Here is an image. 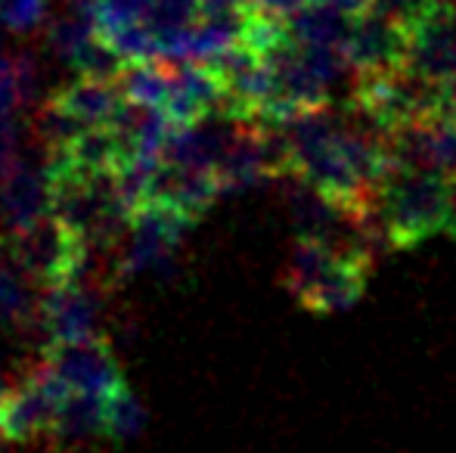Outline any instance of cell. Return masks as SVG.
<instances>
[{
	"instance_id": "ac0fdd59",
	"label": "cell",
	"mask_w": 456,
	"mask_h": 453,
	"mask_svg": "<svg viewBox=\"0 0 456 453\" xmlns=\"http://www.w3.org/2000/svg\"><path fill=\"white\" fill-rule=\"evenodd\" d=\"M10 388H12V379L6 373H0V404H4V398L10 394Z\"/></svg>"
},
{
	"instance_id": "7c38bea8",
	"label": "cell",
	"mask_w": 456,
	"mask_h": 453,
	"mask_svg": "<svg viewBox=\"0 0 456 453\" xmlns=\"http://www.w3.org/2000/svg\"><path fill=\"white\" fill-rule=\"evenodd\" d=\"M47 10L50 0H0V25L16 35H28L47 22Z\"/></svg>"
},
{
	"instance_id": "8fae6325",
	"label": "cell",
	"mask_w": 456,
	"mask_h": 453,
	"mask_svg": "<svg viewBox=\"0 0 456 453\" xmlns=\"http://www.w3.org/2000/svg\"><path fill=\"white\" fill-rule=\"evenodd\" d=\"M102 410H106L109 441H131L143 429V407H140V400L134 398V392L125 382L109 394H102Z\"/></svg>"
},
{
	"instance_id": "e0dca14e",
	"label": "cell",
	"mask_w": 456,
	"mask_h": 453,
	"mask_svg": "<svg viewBox=\"0 0 456 453\" xmlns=\"http://www.w3.org/2000/svg\"><path fill=\"white\" fill-rule=\"evenodd\" d=\"M252 0H199L202 12H215V10H236V6H246Z\"/></svg>"
},
{
	"instance_id": "30bf717a",
	"label": "cell",
	"mask_w": 456,
	"mask_h": 453,
	"mask_svg": "<svg viewBox=\"0 0 456 453\" xmlns=\"http://www.w3.org/2000/svg\"><path fill=\"white\" fill-rule=\"evenodd\" d=\"M118 85H121V91H125V97L134 100V103L165 109L168 93H171V66H165V60L127 62Z\"/></svg>"
},
{
	"instance_id": "8992f818",
	"label": "cell",
	"mask_w": 456,
	"mask_h": 453,
	"mask_svg": "<svg viewBox=\"0 0 456 453\" xmlns=\"http://www.w3.org/2000/svg\"><path fill=\"white\" fill-rule=\"evenodd\" d=\"M41 302L44 289L25 273V267L10 252L6 239L0 236V327L16 339H28L44 351L41 336Z\"/></svg>"
},
{
	"instance_id": "3957f363",
	"label": "cell",
	"mask_w": 456,
	"mask_h": 453,
	"mask_svg": "<svg viewBox=\"0 0 456 453\" xmlns=\"http://www.w3.org/2000/svg\"><path fill=\"white\" fill-rule=\"evenodd\" d=\"M109 286L96 279H69L66 286L44 292L41 302V336L44 348L50 342H75L102 336Z\"/></svg>"
},
{
	"instance_id": "5b68a950",
	"label": "cell",
	"mask_w": 456,
	"mask_h": 453,
	"mask_svg": "<svg viewBox=\"0 0 456 453\" xmlns=\"http://www.w3.org/2000/svg\"><path fill=\"white\" fill-rule=\"evenodd\" d=\"M53 214V183L47 158H19L6 177H0V236H12L35 221Z\"/></svg>"
},
{
	"instance_id": "2e32d148",
	"label": "cell",
	"mask_w": 456,
	"mask_h": 453,
	"mask_svg": "<svg viewBox=\"0 0 456 453\" xmlns=\"http://www.w3.org/2000/svg\"><path fill=\"white\" fill-rule=\"evenodd\" d=\"M16 109H22L16 66H12V56H0V115H16Z\"/></svg>"
},
{
	"instance_id": "6da1fadb",
	"label": "cell",
	"mask_w": 456,
	"mask_h": 453,
	"mask_svg": "<svg viewBox=\"0 0 456 453\" xmlns=\"http://www.w3.org/2000/svg\"><path fill=\"white\" fill-rule=\"evenodd\" d=\"M72 388L50 369V363L37 354V360L25 363L22 373L12 376L10 394L0 404V441L6 444H37L50 435L56 413L66 404Z\"/></svg>"
},
{
	"instance_id": "9c48e42d",
	"label": "cell",
	"mask_w": 456,
	"mask_h": 453,
	"mask_svg": "<svg viewBox=\"0 0 456 453\" xmlns=\"http://www.w3.org/2000/svg\"><path fill=\"white\" fill-rule=\"evenodd\" d=\"M100 35V19H96L94 0H69L47 25V47L72 66L75 56Z\"/></svg>"
},
{
	"instance_id": "52a82bcc",
	"label": "cell",
	"mask_w": 456,
	"mask_h": 453,
	"mask_svg": "<svg viewBox=\"0 0 456 453\" xmlns=\"http://www.w3.org/2000/svg\"><path fill=\"white\" fill-rule=\"evenodd\" d=\"M96 438H106L102 394L72 392L56 413V423L44 444L47 453H85Z\"/></svg>"
},
{
	"instance_id": "5bb4252c",
	"label": "cell",
	"mask_w": 456,
	"mask_h": 453,
	"mask_svg": "<svg viewBox=\"0 0 456 453\" xmlns=\"http://www.w3.org/2000/svg\"><path fill=\"white\" fill-rule=\"evenodd\" d=\"M22 127L16 115H0V177L12 171V165L22 158Z\"/></svg>"
},
{
	"instance_id": "9a60e30c",
	"label": "cell",
	"mask_w": 456,
	"mask_h": 453,
	"mask_svg": "<svg viewBox=\"0 0 456 453\" xmlns=\"http://www.w3.org/2000/svg\"><path fill=\"white\" fill-rule=\"evenodd\" d=\"M12 66H16V81H19V100H22V109L37 103V87H41V75H37V60L22 50V53H12Z\"/></svg>"
},
{
	"instance_id": "277c9868",
	"label": "cell",
	"mask_w": 456,
	"mask_h": 453,
	"mask_svg": "<svg viewBox=\"0 0 456 453\" xmlns=\"http://www.w3.org/2000/svg\"><path fill=\"white\" fill-rule=\"evenodd\" d=\"M41 357L72 392L109 394L112 388H118L125 382L106 336H91V339L75 342H50L41 351Z\"/></svg>"
},
{
	"instance_id": "7a4b0ae2",
	"label": "cell",
	"mask_w": 456,
	"mask_h": 453,
	"mask_svg": "<svg viewBox=\"0 0 456 453\" xmlns=\"http://www.w3.org/2000/svg\"><path fill=\"white\" fill-rule=\"evenodd\" d=\"M4 239L19 264L25 267V273L44 292L66 286L78 273L81 258H85V242L56 214H47V218L35 221L31 227L19 230L12 236H4Z\"/></svg>"
},
{
	"instance_id": "4fadbf2b",
	"label": "cell",
	"mask_w": 456,
	"mask_h": 453,
	"mask_svg": "<svg viewBox=\"0 0 456 453\" xmlns=\"http://www.w3.org/2000/svg\"><path fill=\"white\" fill-rule=\"evenodd\" d=\"M94 4L96 19H100V35L127 22H146L152 10V0H94Z\"/></svg>"
},
{
	"instance_id": "ba28073f",
	"label": "cell",
	"mask_w": 456,
	"mask_h": 453,
	"mask_svg": "<svg viewBox=\"0 0 456 453\" xmlns=\"http://www.w3.org/2000/svg\"><path fill=\"white\" fill-rule=\"evenodd\" d=\"M53 100L69 115H75L85 127H100V125H109L112 115L118 112V106L125 103V91H121L118 81L81 75L78 81L60 87V91L53 93Z\"/></svg>"
}]
</instances>
